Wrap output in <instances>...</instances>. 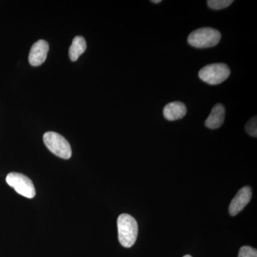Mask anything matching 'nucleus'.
Wrapping results in <instances>:
<instances>
[{"instance_id": "obj_12", "label": "nucleus", "mask_w": 257, "mask_h": 257, "mask_svg": "<svg viewBox=\"0 0 257 257\" xmlns=\"http://www.w3.org/2000/svg\"><path fill=\"white\" fill-rule=\"evenodd\" d=\"M246 133L250 136L256 138L257 137V119L256 116H253L251 119L248 120L245 126Z\"/></svg>"}, {"instance_id": "obj_3", "label": "nucleus", "mask_w": 257, "mask_h": 257, "mask_svg": "<svg viewBox=\"0 0 257 257\" xmlns=\"http://www.w3.org/2000/svg\"><path fill=\"white\" fill-rule=\"evenodd\" d=\"M44 143L56 156L69 160L72 157V148L67 140L60 134L48 132L44 135Z\"/></svg>"}, {"instance_id": "obj_4", "label": "nucleus", "mask_w": 257, "mask_h": 257, "mask_svg": "<svg viewBox=\"0 0 257 257\" xmlns=\"http://www.w3.org/2000/svg\"><path fill=\"white\" fill-rule=\"evenodd\" d=\"M230 75V69L222 63L209 64L203 67L199 72V78L203 82L216 85L224 82Z\"/></svg>"}, {"instance_id": "obj_6", "label": "nucleus", "mask_w": 257, "mask_h": 257, "mask_svg": "<svg viewBox=\"0 0 257 257\" xmlns=\"http://www.w3.org/2000/svg\"><path fill=\"white\" fill-rule=\"evenodd\" d=\"M252 196V191L248 186L240 189L230 204L229 211L230 215L236 216L244 209L248 204Z\"/></svg>"}, {"instance_id": "obj_10", "label": "nucleus", "mask_w": 257, "mask_h": 257, "mask_svg": "<svg viewBox=\"0 0 257 257\" xmlns=\"http://www.w3.org/2000/svg\"><path fill=\"white\" fill-rule=\"evenodd\" d=\"M86 49H87V43L84 37L81 36L74 37L72 45L69 47V58L72 62H75L85 52Z\"/></svg>"}, {"instance_id": "obj_13", "label": "nucleus", "mask_w": 257, "mask_h": 257, "mask_svg": "<svg viewBox=\"0 0 257 257\" xmlns=\"http://www.w3.org/2000/svg\"><path fill=\"white\" fill-rule=\"evenodd\" d=\"M238 257H257L256 248L248 246H243L240 248Z\"/></svg>"}, {"instance_id": "obj_15", "label": "nucleus", "mask_w": 257, "mask_h": 257, "mask_svg": "<svg viewBox=\"0 0 257 257\" xmlns=\"http://www.w3.org/2000/svg\"><path fill=\"white\" fill-rule=\"evenodd\" d=\"M183 257H192L190 256V255H185V256H184Z\"/></svg>"}, {"instance_id": "obj_9", "label": "nucleus", "mask_w": 257, "mask_h": 257, "mask_svg": "<svg viewBox=\"0 0 257 257\" xmlns=\"http://www.w3.org/2000/svg\"><path fill=\"white\" fill-rule=\"evenodd\" d=\"M225 108L221 104H216L211 109L210 114L205 121V126L211 130H216L224 124Z\"/></svg>"}, {"instance_id": "obj_7", "label": "nucleus", "mask_w": 257, "mask_h": 257, "mask_svg": "<svg viewBox=\"0 0 257 257\" xmlns=\"http://www.w3.org/2000/svg\"><path fill=\"white\" fill-rule=\"evenodd\" d=\"M49 44L45 40H40L32 45L29 55V62L33 67L41 65L46 60L49 52Z\"/></svg>"}, {"instance_id": "obj_1", "label": "nucleus", "mask_w": 257, "mask_h": 257, "mask_svg": "<svg viewBox=\"0 0 257 257\" xmlns=\"http://www.w3.org/2000/svg\"><path fill=\"white\" fill-rule=\"evenodd\" d=\"M118 237L121 246L130 248L136 242L138 224L136 219L127 214H120L117 219Z\"/></svg>"}, {"instance_id": "obj_2", "label": "nucleus", "mask_w": 257, "mask_h": 257, "mask_svg": "<svg viewBox=\"0 0 257 257\" xmlns=\"http://www.w3.org/2000/svg\"><path fill=\"white\" fill-rule=\"evenodd\" d=\"M220 32L211 28H203L194 30L189 35L188 42L196 48H209L216 46L221 40Z\"/></svg>"}, {"instance_id": "obj_14", "label": "nucleus", "mask_w": 257, "mask_h": 257, "mask_svg": "<svg viewBox=\"0 0 257 257\" xmlns=\"http://www.w3.org/2000/svg\"><path fill=\"white\" fill-rule=\"evenodd\" d=\"M161 0H152V3H155V4H157V3H160Z\"/></svg>"}, {"instance_id": "obj_11", "label": "nucleus", "mask_w": 257, "mask_h": 257, "mask_svg": "<svg viewBox=\"0 0 257 257\" xmlns=\"http://www.w3.org/2000/svg\"><path fill=\"white\" fill-rule=\"evenodd\" d=\"M232 0H209L207 5L212 10H222L228 8L233 3Z\"/></svg>"}, {"instance_id": "obj_5", "label": "nucleus", "mask_w": 257, "mask_h": 257, "mask_svg": "<svg viewBox=\"0 0 257 257\" xmlns=\"http://www.w3.org/2000/svg\"><path fill=\"white\" fill-rule=\"evenodd\" d=\"M7 183L23 197L32 199L36 195V190L31 179L23 174L11 172L6 177Z\"/></svg>"}, {"instance_id": "obj_8", "label": "nucleus", "mask_w": 257, "mask_h": 257, "mask_svg": "<svg viewBox=\"0 0 257 257\" xmlns=\"http://www.w3.org/2000/svg\"><path fill=\"white\" fill-rule=\"evenodd\" d=\"M187 106L181 101H173L169 103L163 109L165 119L169 121H175L182 119L187 114Z\"/></svg>"}]
</instances>
